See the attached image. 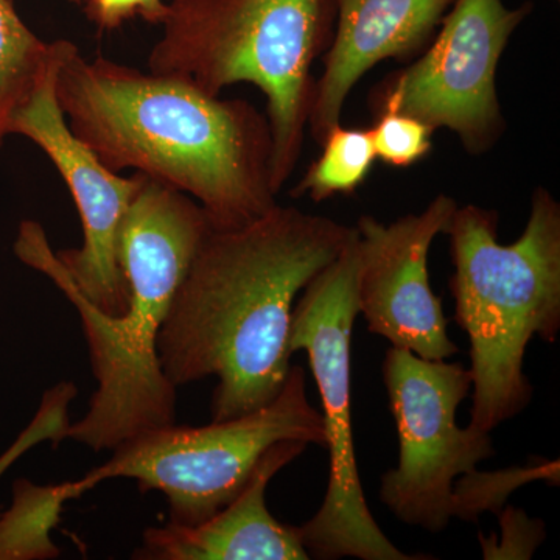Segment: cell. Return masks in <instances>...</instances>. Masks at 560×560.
<instances>
[{"label":"cell","mask_w":560,"mask_h":560,"mask_svg":"<svg viewBox=\"0 0 560 560\" xmlns=\"http://www.w3.org/2000/svg\"><path fill=\"white\" fill-rule=\"evenodd\" d=\"M287 440L327 447L323 412L308 400L304 370L293 364L279 396L259 410L209 425L145 431L83 478L92 489L114 478L135 480L140 492L168 500L171 523L194 526L230 504L264 453Z\"/></svg>","instance_id":"cell-6"},{"label":"cell","mask_w":560,"mask_h":560,"mask_svg":"<svg viewBox=\"0 0 560 560\" xmlns=\"http://www.w3.org/2000/svg\"><path fill=\"white\" fill-rule=\"evenodd\" d=\"M353 234L355 226L279 202L245 226H210L158 338L165 377L176 388L217 377L213 422L275 400L291 370L294 301Z\"/></svg>","instance_id":"cell-1"},{"label":"cell","mask_w":560,"mask_h":560,"mask_svg":"<svg viewBox=\"0 0 560 560\" xmlns=\"http://www.w3.org/2000/svg\"><path fill=\"white\" fill-rule=\"evenodd\" d=\"M61 61L16 110L11 120V135L24 136L47 154L68 184L79 209L83 245L57 250L58 259L86 300L106 315L120 316L130 304L119 260L120 231L142 184V173L125 178L109 171L70 130L57 95Z\"/></svg>","instance_id":"cell-10"},{"label":"cell","mask_w":560,"mask_h":560,"mask_svg":"<svg viewBox=\"0 0 560 560\" xmlns=\"http://www.w3.org/2000/svg\"><path fill=\"white\" fill-rule=\"evenodd\" d=\"M375 156L390 167H410L433 149V130L408 114L381 110L374 127L370 128Z\"/></svg>","instance_id":"cell-18"},{"label":"cell","mask_w":560,"mask_h":560,"mask_svg":"<svg viewBox=\"0 0 560 560\" xmlns=\"http://www.w3.org/2000/svg\"><path fill=\"white\" fill-rule=\"evenodd\" d=\"M327 11L329 0H171L150 50V72L179 77L210 95L237 83L265 95L278 195L304 145Z\"/></svg>","instance_id":"cell-5"},{"label":"cell","mask_w":560,"mask_h":560,"mask_svg":"<svg viewBox=\"0 0 560 560\" xmlns=\"http://www.w3.org/2000/svg\"><path fill=\"white\" fill-rule=\"evenodd\" d=\"M320 145L323 153L291 190V197L308 195L313 201L320 202L335 195L353 194L370 176L377 160L368 128L337 125L324 136Z\"/></svg>","instance_id":"cell-16"},{"label":"cell","mask_w":560,"mask_h":560,"mask_svg":"<svg viewBox=\"0 0 560 560\" xmlns=\"http://www.w3.org/2000/svg\"><path fill=\"white\" fill-rule=\"evenodd\" d=\"M337 31L315 81L308 128L320 143L341 124L350 91L375 65L410 57L440 27L455 0H334Z\"/></svg>","instance_id":"cell-13"},{"label":"cell","mask_w":560,"mask_h":560,"mask_svg":"<svg viewBox=\"0 0 560 560\" xmlns=\"http://www.w3.org/2000/svg\"><path fill=\"white\" fill-rule=\"evenodd\" d=\"M529 10L528 3L510 9L503 0H455L425 55L388 81L381 110L455 132L467 153L492 149L504 131L497 69Z\"/></svg>","instance_id":"cell-9"},{"label":"cell","mask_w":560,"mask_h":560,"mask_svg":"<svg viewBox=\"0 0 560 560\" xmlns=\"http://www.w3.org/2000/svg\"><path fill=\"white\" fill-rule=\"evenodd\" d=\"M451 237L455 320L470 341V427L488 431L517 418L533 399L523 372L534 337L552 345L560 331V206L539 187L528 223L511 245L499 242V215L456 209Z\"/></svg>","instance_id":"cell-4"},{"label":"cell","mask_w":560,"mask_h":560,"mask_svg":"<svg viewBox=\"0 0 560 560\" xmlns=\"http://www.w3.org/2000/svg\"><path fill=\"white\" fill-rule=\"evenodd\" d=\"M210 228L194 198L142 175L119 242L130 304L120 316L95 307L58 259L38 221L20 224L14 254L43 272L81 316L97 389L83 419L70 423L68 440L94 452L114 451L145 433L176 423V386L162 371L158 338L173 296Z\"/></svg>","instance_id":"cell-3"},{"label":"cell","mask_w":560,"mask_h":560,"mask_svg":"<svg viewBox=\"0 0 560 560\" xmlns=\"http://www.w3.org/2000/svg\"><path fill=\"white\" fill-rule=\"evenodd\" d=\"M73 43H46L21 20L10 0H0V150L11 135L16 110Z\"/></svg>","instance_id":"cell-15"},{"label":"cell","mask_w":560,"mask_h":560,"mask_svg":"<svg viewBox=\"0 0 560 560\" xmlns=\"http://www.w3.org/2000/svg\"><path fill=\"white\" fill-rule=\"evenodd\" d=\"M308 444L280 441L254 467L245 488L230 504L194 526L168 522L149 528L132 558L140 560H307L296 526L279 522L268 511L267 489L272 478Z\"/></svg>","instance_id":"cell-12"},{"label":"cell","mask_w":560,"mask_h":560,"mask_svg":"<svg viewBox=\"0 0 560 560\" xmlns=\"http://www.w3.org/2000/svg\"><path fill=\"white\" fill-rule=\"evenodd\" d=\"M77 393L79 390L72 382L58 383L54 388L44 393L38 411L33 416L32 422L0 455V477L35 445L43 444V442L58 445L61 441L68 440L69 407L75 399Z\"/></svg>","instance_id":"cell-17"},{"label":"cell","mask_w":560,"mask_h":560,"mask_svg":"<svg viewBox=\"0 0 560 560\" xmlns=\"http://www.w3.org/2000/svg\"><path fill=\"white\" fill-rule=\"evenodd\" d=\"M382 374L399 434V464L383 474L378 499L397 521L442 533L456 515V478L495 456L488 431L456 422L471 393V372L463 363L420 359L390 346Z\"/></svg>","instance_id":"cell-8"},{"label":"cell","mask_w":560,"mask_h":560,"mask_svg":"<svg viewBox=\"0 0 560 560\" xmlns=\"http://www.w3.org/2000/svg\"><path fill=\"white\" fill-rule=\"evenodd\" d=\"M458 202L440 194L419 213L385 224L357 221V304L368 330L420 359L447 360L459 352L447 334L442 302L430 285L429 256L445 234Z\"/></svg>","instance_id":"cell-11"},{"label":"cell","mask_w":560,"mask_h":560,"mask_svg":"<svg viewBox=\"0 0 560 560\" xmlns=\"http://www.w3.org/2000/svg\"><path fill=\"white\" fill-rule=\"evenodd\" d=\"M57 95L70 130L119 173L132 168L194 198L210 226L231 230L278 205L267 114L165 73L142 72L73 44Z\"/></svg>","instance_id":"cell-2"},{"label":"cell","mask_w":560,"mask_h":560,"mask_svg":"<svg viewBox=\"0 0 560 560\" xmlns=\"http://www.w3.org/2000/svg\"><path fill=\"white\" fill-rule=\"evenodd\" d=\"M92 488L84 478L61 485L38 486L18 480L13 503L0 515V560H46L60 556L50 533L61 518L69 500L79 499Z\"/></svg>","instance_id":"cell-14"},{"label":"cell","mask_w":560,"mask_h":560,"mask_svg":"<svg viewBox=\"0 0 560 560\" xmlns=\"http://www.w3.org/2000/svg\"><path fill=\"white\" fill-rule=\"evenodd\" d=\"M357 230L341 256L319 272L294 304L291 353L304 350L323 401L329 482L318 512L296 526L311 559L411 560L383 533L364 499L350 412V341L357 304Z\"/></svg>","instance_id":"cell-7"},{"label":"cell","mask_w":560,"mask_h":560,"mask_svg":"<svg viewBox=\"0 0 560 560\" xmlns=\"http://www.w3.org/2000/svg\"><path fill=\"white\" fill-rule=\"evenodd\" d=\"M164 0H92V18L102 28H116L130 18L160 24L165 10Z\"/></svg>","instance_id":"cell-19"}]
</instances>
